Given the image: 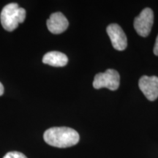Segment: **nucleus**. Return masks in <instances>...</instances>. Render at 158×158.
<instances>
[{
	"instance_id": "obj_1",
	"label": "nucleus",
	"mask_w": 158,
	"mask_h": 158,
	"mask_svg": "<svg viewBox=\"0 0 158 158\" xmlns=\"http://www.w3.org/2000/svg\"><path fill=\"white\" fill-rule=\"evenodd\" d=\"M43 138L48 145L58 148H67L76 145L80 140L78 132L70 127H55L44 133Z\"/></svg>"
},
{
	"instance_id": "obj_2",
	"label": "nucleus",
	"mask_w": 158,
	"mask_h": 158,
	"mask_svg": "<svg viewBox=\"0 0 158 158\" xmlns=\"http://www.w3.org/2000/svg\"><path fill=\"white\" fill-rule=\"evenodd\" d=\"M26 19V10L19 7L16 3H10L3 7L0 15L1 23L7 31H13L19 23H23Z\"/></svg>"
},
{
	"instance_id": "obj_3",
	"label": "nucleus",
	"mask_w": 158,
	"mask_h": 158,
	"mask_svg": "<svg viewBox=\"0 0 158 158\" xmlns=\"http://www.w3.org/2000/svg\"><path fill=\"white\" fill-rule=\"evenodd\" d=\"M120 76L118 73L113 69H108L104 73H100L94 76L93 87L97 89L107 88L115 91L119 86Z\"/></svg>"
},
{
	"instance_id": "obj_4",
	"label": "nucleus",
	"mask_w": 158,
	"mask_h": 158,
	"mask_svg": "<svg viewBox=\"0 0 158 158\" xmlns=\"http://www.w3.org/2000/svg\"><path fill=\"white\" fill-rule=\"evenodd\" d=\"M154 22V13L152 9L147 7L134 20V28L140 36L146 37L149 35Z\"/></svg>"
},
{
	"instance_id": "obj_5",
	"label": "nucleus",
	"mask_w": 158,
	"mask_h": 158,
	"mask_svg": "<svg viewBox=\"0 0 158 158\" xmlns=\"http://www.w3.org/2000/svg\"><path fill=\"white\" fill-rule=\"evenodd\" d=\"M113 47L117 51L125 50L127 46V39L119 25L111 23L106 29Z\"/></svg>"
},
{
	"instance_id": "obj_6",
	"label": "nucleus",
	"mask_w": 158,
	"mask_h": 158,
	"mask_svg": "<svg viewBox=\"0 0 158 158\" xmlns=\"http://www.w3.org/2000/svg\"><path fill=\"white\" fill-rule=\"evenodd\" d=\"M140 89L150 101L158 98V77L143 76L138 82Z\"/></svg>"
},
{
	"instance_id": "obj_7",
	"label": "nucleus",
	"mask_w": 158,
	"mask_h": 158,
	"mask_svg": "<svg viewBox=\"0 0 158 158\" xmlns=\"http://www.w3.org/2000/svg\"><path fill=\"white\" fill-rule=\"evenodd\" d=\"M46 23L48 30L55 35L64 32L69 26L67 18L60 12L52 13L50 18L47 20Z\"/></svg>"
},
{
	"instance_id": "obj_8",
	"label": "nucleus",
	"mask_w": 158,
	"mask_h": 158,
	"mask_svg": "<svg viewBox=\"0 0 158 158\" xmlns=\"http://www.w3.org/2000/svg\"><path fill=\"white\" fill-rule=\"evenodd\" d=\"M44 64L53 67H64L68 64V58L63 53L59 51H50L44 55L43 58Z\"/></svg>"
},
{
	"instance_id": "obj_9",
	"label": "nucleus",
	"mask_w": 158,
	"mask_h": 158,
	"mask_svg": "<svg viewBox=\"0 0 158 158\" xmlns=\"http://www.w3.org/2000/svg\"><path fill=\"white\" fill-rule=\"evenodd\" d=\"M3 158H27L23 153L19 152H10L4 156Z\"/></svg>"
},
{
	"instance_id": "obj_10",
	"label": "nucleus",
	"mask_w": 158,
	"mask_h": 158,
	"mask_svg": "<svg viewBox=\"0 0 158 158\" xmlns=\"http://www.w3.org/2000/svg\"><path fill=\"white\" fill-rule=\"evenodd\" d=\"M154 54H155L156 56H158V35L156 38L155 44V46H154Z\"/></svg>"
},
{
	"instance_id": "obj_11",
	"label": "nucleus",
	"mask_w": 158,
	"mask_h": 158,
	"mask_svg": "<svg viewBox=\"0 0 158 158\" xmlns=\"http://www.w3.org/2000/svg\"><path fill=\"white\" fill-rule=\"evenodd\" d=\"M4 92H5V89H4V86L0 82V96H2L4 94Z\"/></svg>"
}]
</instances>
